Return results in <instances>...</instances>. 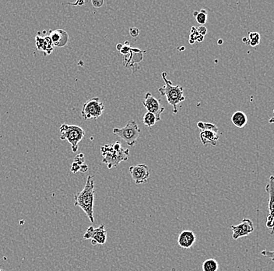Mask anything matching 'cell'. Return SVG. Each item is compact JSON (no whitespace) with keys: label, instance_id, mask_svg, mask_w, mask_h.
I'll list each match as a JSON object with an SVG mask.
<instances>
[{"label":"cell","instance_id":"22","mask_svg":"<svg viewBox=\"0 0 274 271\" xmlns=\"http://www.w3.org/2000/svg\"><path fill=\"white\" fill-rule=\"evenodd\" d=\"M199 34L197 31V28L195 27H192L191 33H190V38H189V43L193 44L196 41H197V39L199 38Z\"/></svg>","mask_w":274,"mask_h":271},{"label":"cell","instance_id":"20","mask_svg":"<svg viewBox=\"0 0 274 271\" xmlns=\"http://www.w3.org/2000/svg\"><path fill=\"white\" fill-rule=\"evenodd\" d=\"M197 127L200 129L201 131H212V132L218 133V128L215 125V124H211V123H204L199 121L197 124Z\"/></svg>","mask_w":274,"mask_h":271},{"label":"cell","instance_id":"35","mask_svg":"<svg viewBox=\"0 0 274 271\" xmlns=\"http://www.w3.org/2000/svg\"><path fill=\"white\" fill-rule=\"evenodd\" d=\"M269 122L271 123V124H274V116H273L272 118H271V120H269Z\"/></svg>","mask_w":274,"mask_h":271},{"label":"cell","instance_id":"24","mask_svg":"<svg viewBox=\"0 0 274 271\" xmlns=\"http://www.w3.org/2000/svg\"><path fill=\"white\" fill-rule=\"evenodd\" d=\"M132 47L130 46V44L129 42H126L124 43L123 46H122V49H121V53L123 55H126L130 52L131 50Z\"/></svg>","mask_w":274,"mask_h":271},{"label":"cell","instance_id":"12","mask_svg":"<svg viewBox=\"0 0 274 271\" xmlns=\"http://www.w3.org/2000/svg\"><path fill=\"white\" fill-rule=\"evenodd\" d=\"M196 236L193 230H185L180 233L178 238V245L181 248L188 249L194 246Z\"/></svg>","mask_w":274,"mask_h":271},{"label":"cell","instance_id":"34","mask_svg":"<svg viewBox=\"0 0 274 271\" xmlns=\"http://www.w3.org/2000/svg\"><path fill=\"white\" fill-rule=\"evenodd\" d=\"M242 41H243V43H245V44H247L248 45V38H243Z\"/></svg>","mask_w":274,"mask_h":271},{"label":"cell","instance_id":"30","mask_svg":"<svg viewBox=\"0 0 274 271\" xmlns=\"http://www.w3.org/2000/svg\"><path fill=\"white\" fill-rule=\"evenodd\" d=\"M88 171V166L87 164L81 165L80 166V169H79V171L81 173H86L87 171Z\"/></svg>","mask_w":274,"mask_h":271},{"label":"cell","instance_id":"31","mask_svg":"<svg viewBox=\"0 0 274 271\" xmlns=\"http://www.w3.org/2000/svg\"><path fill=\"white\" fill-rule=\"evenodd\" d=\"M85 1H81V0H79L78 2H75V3H68L69 5H71V6H82L83 4L85 3Z\"/></svg>","mask_w":274,"mask_h":271},{"label":"cell","instance_id":"2","mask_svg":"<svg viewBox=\"0 0 274 271\" xmlns=\"http://www.w3.org/2000/svg\"><path fill=\"white\" fill-rule=\"evenodd\" d=\"M103 157L102 162L107 165L108 169L118 167L122 161H126L130 156V150L122 148L118 141L112 145H104L100 148Z\"/></svg>","mask_w":274,"mask_h":271},{"label":"cell","instance_id":"15","mask_svg":"<svg viewBox=\"0 0 274 271\" xmlns=\"http://www.w3.org/2000/svg\"><path fill=\"white\" fill-rule=\"evenodd\" d=\"M199 136L202 143L206 146L208 145L215 146L216 145V141L219 139L218 133L212 131H201Z\"/></svg>","mask_w":274,"mask_h":271},{"label":"cell","instance_id":"14","mask_svg":"<svg viewBox=\"0 0 274 271\" xmlns=\"http://www.w3.org/2000/svg\"><path fill=\"white\" fill-rule=\"evenodd\" d=\"M35 42H36L38 50L43 51L45 55H50L53 52L54 45L50 36L41 37L40 35H37L35 38Z\"/></svg>","mask_w":274,"mask_h":271},{"label":"cell","instance_id":"1","mask_svg":"<svg viewBox=\"0 0 274 271\" xmlns=\"http://www.w3.org/2000/svg\"><path fill=\"white\" fill-rule=\"evenodd\" d=\"M94 175L87 177L84 188L81 192L76 194L75 206H79L86 213L91 223L95 222L94 218V202H95V181Z\"/></svg>","mask_w":274,"mask_h":271},{"label":"cell","instance_id":"10","mask_svg":"<svg viewBox=\"0 0 274 271\" xmlns=\"http://www.w3.org/2000/svg\"><path fill=\"white\" fill-rule=\"evenodd\" d=\"M83 238L95 241L97 245L100 246L105 244L107 241V230L104 228V225H100L98 228H95L93 226H89L85 234H83Z\"/></svg>","mask_w":274,"mask_h":271},{"label":"cell","instance_id":"4","mask_svg":"<svg viewBox=\"0 0 274 271\" xmlns=\"http://www.w3.org/2000/svg\"><path fill=\"white\" fill-rule=\"evenodd\" d=\"M59 131L61 133L60 138L69 141L74 153L78 151L79 141H81L85 136V132L83 128L78 125L63 124L60 127Z\"/></svg>","mask_w":274,"mask_h":271},{"label":"cell","instance_id":"27","mask_svg":"<svg viewBox=\"0 0 274 271\" xmlns=\"http://www.w3.org/2000/svg\"><path fill=\"white\" fill-rule=\"evenodd\" d=\"M104 0H92L91 3L96 8H100L104 5Z\"/></svg>","mask_w":274,"mask_h":271},{"label":"cell","instance_id":"19","mask_svg":"<svg viewBox=\"0 0 274 271\" xmlns=\"http://www.w3.org/2000/svg\"><path fill=\"white\" fill-rule=\"evenodd\" d=\"M143 123L146 126L153 127L157 123L156 116L151 113L147 112L143 116Z\"/></svg>","mask_w":274,"mask_h":271},{"label":"cell","instance_id":"37","mask_svg":"<svg viewBox=\"0 0 274 271\" xmlns=\"http://www.w3.org/2000/svg\"><path fill=\"white\" fill-rule=\"evenodd\" d=\"M0 271H4L3 270L0 269Z\"/></svg>","mask_w":274,"mask_h":271},{"label":"cell","instance_id":"36","mask_svg":"<svg viewBox=\"0 0 274 271\" xmlns=\"http://www.w3.org/2000/svg\"><path fill=\"white\" fill-rule=\"evenodd\" d=\"M223 43L222 40H219V41H218L219 45H221V43Z\"/></svg>","mask_w":274,"mask_h":271},{"label":"cell","instance_id":"33","mask_svg":"<svg viewBox=\"0 0 274 271\" xmlns=\"http://www.w3.org/2000/svg\"><path fill=\"white\" fill-rule=\"evenodd\" d=\"M203 39H204V36H202V35H199V38L197 39V41L198 43H201V42L203 41Z\"/></svg>","mask_w":274,"mask_h":271},{"label":"cell","instance_id":"17","mask_svg":"<svg viewBox=\"0 0 274 271\" xmlns=\"http://www.w3.org/2000/svg\"><path fill=\"white\" fill-rule=\"evenodd\" d=\"M202 269L203 271H217L219 269V264L215 259H208L203 262Z\"/></svg>","mask_w":274,"mask_h":271},{"label":"cell","instance_id":"32","mask_svg":"<svg viewBox=\"0 0 274 271\" xmlns=\"http://www.w3.org/2000/svg\"><path fill=\"white\" fill-rule=\"evenodd\" d=\"M122 46H123V44H122V43H118V45H117V46H116V48H117V50L121 51Z\"/></svg>","mask_w":274,"mask_h":271},{"label":"cell","instance_id":"21","mask_svg":"<svg viewBox=\"0 0 274 271\" xmlns=\"http://www.w3.org/2000/svg\"><path fill=\"white\" fill-rule=\"evenodd\" d=\"M197 23H199L200 26L204 25L207 23V11L204 9L198 12V14L195 17Z\"/></svg>","mask_w":274,"mask_h":271},{"label":"cell","instance_id":"23","mask_svg":"<svg viewBox=\"0 0 274 271\" xmlns=\"http://www.w3.org/2000/svg\"><path fill=\"white\" fill-rule=\"evenodd\" d=\"M74 162V163H78L79 166L84 164V163H85V157H84L83 153H79L78 155L76 156Z\"/></svg>","mask_w":274,"mask_h":271},{"label":"cell","instance_id":"7","mask_svg":"<svg viewBox=\"0 0 274 271\" xmlns=\"http://www.w3.org/2000/svg\"><path fill=\"white\" fill-rule=\"evenodd\" d=\"M143 104L147 112L151 113L155 115L156 116L157 121H160V118H161V114L165 110L161 105L160 99H156L155 96H153L151 93L147 92L145 95Z\"/></svg>","mask_w":274,"mask_h":271},{"label":"cell","instance_id":"11","mask_svg":"<svg viewBox=\"0 0 274 271\" xmlns=\"http://www.w3.org/2000/svg\"><path fill=\"white\" fill-rule=\"evenodd\" d=\"M231 228L233 231L232 238L235 240H237L240 238L248 236L254 230L253 222H252L251 220L249 219H243L239 225H232Z\"/></svg>","mask_w":274,"mask_h":271},{"label":"cell","instance_id":"28","mask_svg":"<svg viewBox=\"0 0 274 271\" xmlns=\"http://www.w3.org/2000/svg\"><path fill=\"white\" fill-rule=\"evenodd\" d=\"M197 31L199 32V35L205 36L207 33V28L205 26H199V27H197Z\"/></svg>","mask_w":274,"mask_h":271},{"label":"cell","instance_id":"6","mask_svg":"<svg viewBox=\"0 0 274 271\" xmlns=\"http://www.w3.org/2000/svg\"><path fill=\"white\" fill-rule=\"evenodd\" d=\"M104 110V104L100 103L99 98H92L83 105L81 111L82 117L85 120L89 119L96 120L102 115Z\"/></svg>","mask_w":274,"mask_h":271},{"label":"cell","instance_id":"25","mask_svg":"<svg viewBox=\"0 0 274 271\" xmlns=\"http://www.w3.org/2000/svg\"><path fill=\"white\" fill-rule=\"evenodd\" d=\"M261 254L263 256H266V257L270 258L272 260L273 262H274V251H268V250H263V252H261Z\"/></svg>","mask_w":274,"mask_h":271},{"label":"cell","instance_id":"8","mask_svg":"<svg viewBox=\"0 0 274 271\" xmlns=\"http://www.w3.org/2000/svg\"><path fill=\"white\" fill-rule=\"evenodd\" d=\"M266 191L269 194L268 209L270 216L267 218V226L272 230L271 234H274V176L271 175L269 184L266 187Z\"/></svg>","mask_w":274,"mask_h":271},{"label":"cell","instance_id":"26","mask_svg":"<svg viewBox=\"0 0 274 271\" xmlns=\"http://www.w3.org/2000/svg\"><path fill=\"white\" fill-rule=\"evenodd\" d=\"M130 35H131L133 38H137L139 36V30L137 28V27H130Z\"/></svg>","mask_w":274,"mask_h":271},{"label":"cell","instance_id":"5","mask_svg":"<svg viewBox=\"0 0 274 271\" xmlns=\"http://www.w3.org/2000/svg\"><path fill=\"white\" fill-rule=\"evenodd\" d=\"M113 133L122 138L129 146L133 147L139 138L140 129L135 120H130L124 128H114Z\"/></svg>","mask_w":274,"mask_h":271},{"label":"cell","instance_id":"9","mask_svg":"<svg viewBox=\"0 0 274 271\" xmlns=\"http://www.w3.org/2000/svg\"><path fill=\"white\" fill-rule=\"evenodd\" d=\"M130 173L132 179L137 184L147 183L150 175H151L150 169L147 165L143 164V163L130 167Z\"/></svg>","mask_w":274,"mask_h":271},{"label":"cell","instance_id":"3","mask_svg":"<svg viewBox=\"0 0 274 271\" xmlns=\"http://www.w3.org/2000/svg\"><path fill=\"white\" fill-rule=\"evenodd\" d=\"M166 72H163L161 74L162 79L164 80L165 86L159 89V92L162 96L166 97L168 103L173 107V113L177 114L178 110H177V105L185 100V97L184 96L183 88L180 86H173L171 81H168L167 78Z\"/></svg>","mask_w":274,"mask_h":271},{"label":"cell","instance_id":"16","mask_svg":"<svg viewBox=\"0 0 274 271\" xmlns=\"http://www.w3.org/2000/svg\"><path fill=\"white\" fill-rule=\"evenodd\" d=\"M232 122L237 128H244L248 122L247 116L242 111H236L232 115Z\"/></svg>","mask_w":274,"mask_h":271},{"label":"cell","instance_id":"13","mask_svg":"<svg viewBox=\"0 0 274 271\" xmlns=\"http://www.w3.org/2000/svg\"><path fill=\"white\" fill-rule=\"evenodd\" d=\"M53 45L56 47H64L69 42V35L65 30L57 29L51 31L50 35Z\"/></svg>","mask_w":274,"mask_h":271},{"label":"cell","instance_id":"18","mask_svg":"<svg viewBox=\"0 0 274 271\" xmlns=\"http://www.w3.org/2000/svg\"><path fill=\"white\" fill-rule=\"evenodd\" d=\"M260 43V35L256 31H252L249 34L248 45L255 47Z\"/></svg>","mask_w":274,"mask_h":271},{"label":"cell","instance_id":"29","mask_svg":"<svg viewBox=\"0 0 274 271\" xmlns=\"http://www.w3.org/2000/svg\"><path fill=\"white\" fill-rule=\"evenodd\" d=\"M79 169H80V166L79 164H78L77 163H73L72 164L71 168H70V171L71 172L74 173V174H76V173H78V171H79Z\"/></svg>","mask_w":274,"mask_h":271}]
</instances>
